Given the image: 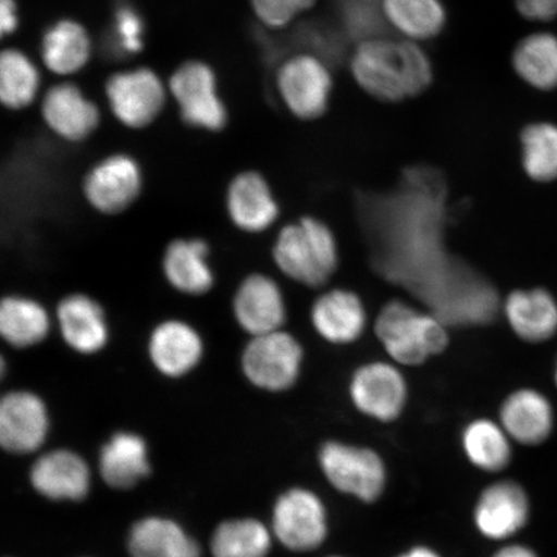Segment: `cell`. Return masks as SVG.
<instances>
[{
  "label": "cell",
  "mask_w": 557,
  "mask_h": 557,
  "mask_svg": "<svg viewBox=\"0 0 557 557\" xmlns=\"http://www.w3.org/2000/svg\"><path fill=\"white\" fill-rule=\"evenodd\" d=\"M348 65L357 86L383 103L416 99L434 82L433 61L422 45L387 34L355 45Z\"/></svg>",
  "instance_id": "6da1fadb"
},
{
  "label": "cell",
  "mask_w": 557,
  "mask_h": 557,
  "mask_svg": "<svg viewBox=\"0 0 557 557\" xmlns=\"http://www.w3.org/2000/svg\"><path fill=\"white\" fill-rule=\"evenodd\" d=\"M273 260L292 281L306 287H322L338 268L337 243L324 222L304 218L277 234Z\"/></svg>",
  "instance_id": "7a4b0ae2"
},
{
  "label": "cell",
  "mask_w": 557,
  "mask_h": 557,
  "mask_svg": "<svg viewBox=\"0 0 557 557\" xmlns=\"http://www.w3.org/2000/svg\"><path fill=\"white\" fill-rule=\"evenodd\" d=\"M374 331L389 357L408 367L423 364L449 344L442 320L401 301L388 302L381 310Z\"/></svg>",
  "instance_id": "3957f363"
},
{
  "label": "cell",
  "mask_w": 557,
  "mask_h": 557,
  "mask_svg": "<svg viewBox=\"0 0 557 557\" xmlns=\"http://www.w3.org/2000/svg\"><path fill=\"white\" fill-rule=\"evenodd\" d=\"M275 88L285 110L298 121H318L330 110L334 78L331 62L297 51L278 62Z\"/></svg>",
  "instance_id": "277c9868"
},
{
  "label": "cell",
  "mask_w": 557,
  "mask_h": 557,
  "mask_svg": "<svg viewBox=\"0 0 557 557\" xmlns=\"http://www.w3.org/2000/svg\"><path fill=\"white\" fill-rule=\"evenodd\" d=\"M166 85L187 127L209 134H220L227 127L228 110L211 64L198 59L184 61L173 70Z\"/></svg>",
  "instance_id": "5b68a950"
},
{
  "label": "cell",
  "mask_w": 557,
  "mask_h": 557,
  "mask_svg": "<svg viewBox=\"0 0 557 557\" xmlns=\"http://www.w3.org/2000/svg\"><path fill=\"white\" fill-rule=\"evenodd\" d=\"M169 96V85L148 66L121 70L104 82L111 114L123 127L134 131L154 124L163 114Z\"/></svg>",
  "instance_id": "8992f818"
},
{
  "label": "cell",
  "mask_w": 557,
  "mask_h": 557,
  "mask_svg": "<svg viewBox=\"0 0 557 557\" xmlns=\"http://www.w3.org/2000/svg\"><path fill=\"white\" fill-rule=\"evenodd\" d=\"M304 348L283 330L249 337L240 355L244 377L268 393H283L294 387L301 375Z\"/></svg>",
  "instance_id": "52a82bcc"
},
{
  "label": "cell",
  "mask_w": 557,
  "mask_h": 557,
  "mask_svg": "<svg viewBox=\"0 0 557 557\" xmlns=\"http://www.w3.org/2000/svg\"><path fill=\"white\" fill-rule=\"evenodd\" d=\"M319 465L330 484L361 503H375L385 491V462L371 448L329 442L319 450Z\"/></svg>",
  "instance_id": "ba28073f"
},
{
  "label": "cell",
  "mask_w": 557,
  "mask_h": 557,
  "mask_svg": "<svg viewBox=\"0 0 557 557\" xmlns=\"http://www.w3.org/2000/svg\"><path fill=\"white\" fill-rule=\"evenodd\" d=\"M144 171L127 152H113L95 163L82 183L88 206L103 215H120L136 205L144 190Z\"/></svg>",
  "instance_id": "9c48e42d"
},
{
  "label": "cell",
  "mask_w": 557,
  "mask_h": 557,
  "mask_svg": "<svg viewBox=\"0 0 557 557\" xmlns=\"http://www.w3.org/2000/svg\"><path fill=\"white\" fill-rule=\"evenodd\" d=\"M329 512L318 496L306 487H294L277 498L273 533L285 548L310 553L329 537Z\"/></svg>",
  "instance_id": "30bf717a"
},
{
  "label": "cell",
  "mask_w": 557,
  "mask_h": 557,
  "mask_svg": "<svg viewBox=\"0 0 557 557\" xmlns=\"http://www.w3.org/2000/svg\"><path fill=\"white\" fill-rule=\"evenodd\" d=\"M146 350L159 374L180 380L197 371L206 357V343L197 326L172 318L162 320L151 330Z\"/></svg>",
  "instance_id": "8fae6325"
},
{
  "label": "cell",
  "mask_w": 557,
  "mask_h": 557,
  "mask_svg": "<svg viewBox=\"0 0 557 557\" xmlns=\"http://www.w3.org/2000/svg\"><path fill=\"white\" fill-rule=\"evenodd\" d=\"M40 115L51 134L69 144L87 141L101 124L99 104L72 82H61L46 90Z\"/></svg>",
  "instance_id": "7c38bea8"
},
{
  "label": "cell",
  "mask_w": 557,
  "mask_h": 557,
  "mask_svg": "<svg viewBox=\"0 0 557 557\" xmlns=\"http://www.w3.org/2000/svg\"><path fill=\"white\" fill-rule=\"evenodd\" d=\"M54 323L64 344L82 357H95L108 347L111 329L107 311L83 292L62 297L55 306Z\"/></svg>",
  "instance_id": "4fadbf2b"
},
{
  "label": "cell",
  "mask_w": 557,
  "mask_h": 557,
  "mask_svg": "<svg viewBox=\"0 0 557 557\" xmlns=\"http://www.w3.org/2000/svg\"><path fill=\"white\" fill-rule=\"evenodd\" d=\"M232 311L235 323L249 337L281 331L287 320L282 288L273 277L249 274L236 287Z\"/></svg>",
  "instance_id": "5bb4252c"
},
{
  "label": "cell",
  "mask_w": 557,
  "mask_h": 557,
  "mask_svg": "<svg viewBox=\"0 0 557 557\" xmlns=\"http://www.w3.org/2000/svg\"><path fill=\"white\" fill-rule=\"evenodd\" d=\"M350 396L360 413L375 421L393 422L406 408L408 387L398 368L374 361L354 373Z\"/></svg>",
  "instance_id": "9a60e30c"
},
{
  "label": "cell",
  "mask_w": 557,
  "mask_h": 557,
  "mask_svg": "<svg viewBox=\"0 0 557 557\" xmlns=\"http://www.w3.org/2000/svg\"><path fill=\"white\" fill-rule=\"evenodd\" d=\"M50 430L44 399L27 389H13L0 401V443L5 450L27 455L41 447Z\"/></svg>",
  "instance_id": "2e32d148"
},
{
  "label": "cell",
  "mask_w": 557,
  "mask_h": 557,
  "mask_svg": "<svg viewBox=\"0 0 557 557\" xmlns=\"http://www.w3.org/2000/svg\"><path fill=\"white\" fill-rule=\"evenodd\" d=\"M230 222L246 234H261L273 226L281 214L269 181L257 171L236 173L225 195Z\"/></svg>",
  "instance_id": "e0dca14e"
},
{
  "label": "cell",
  "mask_w": 557,
  "mask_h": 557,
  "mask_svg": "<svg viewBox=\"0 0 557 557\" xmlns=\"http://www.w3.org/2000/svg\"><path fill=\"white\" fill-rule=\"evenodd\" d=\"M211 247L201 238H176L162 257V273L173 290L187 297H203L212 292L215 274Z\"/></svg>",
  "instance_id": "ac0fdd59"
},
{
  "label": "cell",
  "mask_w": 557,
  "mask_h": 557,
  "mask_svg": "<svg viewBox=\"0 0 557 557\" xmlns=\"http://www.w3.org/2000/svg\"><path fill=\"white\" fill-rule=\"evenodd\" d=\"M528 517L527 493L519 484L508 480L485 487L473 508L478 532L493 541L517 534L527 524Z\"/></svg>",
  "instance_id": "d6986e66"
},
{
  "label": "cell",
  "mask_w": 557,
  "mask_h": 557,
  "mask_svg": "<svg viewBox=\"0 0 557 557\" xmlns=\"http://www.w3.org/2000/svg\"><path fill=\"white\" fill-rule=\"evenodd\" d=\"M39 52L48 72L70 76L81 73L89 64L94 41L81 21L62 17L41 34Z\"/></svg>",
  "instance_id": "ffe728a7"
},
{
  "label": "cell",
  "mask_w": 557,
  "mask_h": 557,
  "mask_svg": "<svg viewBox=\"0 0 557 557\" xmlns=\"http://www.w3.org/2000/svg\"><path fill=\"white\" fill-rule=\"evenodd\" d=\"M30 480L41 496L53 500H81L89 492L90 473L85 459L60 449L47 453L34 463Z\"/></svg>",
  "instance_id": "44dd1931"
},
{
  "label": "cell",
  "mask_w": 557,
  "mask_h": 557,
  "mask_svg": "<svg viewBox=\"0 0 557 557\" xmlns=\"http://www.w3.org/2000/svg\"><path fill=\"white\" fill-rule=\"evenodd\" d=\"M311 322L320 337L334 345H347L364 333L367 312L363 301L354 292L334 289L312 305Z\"/></svg>",
  "instance_id": "7402d4cb"
},
{
  "label": "cell",
  "mask_w": 557,
  "mask_h": 557,
  "mask_svg": "<svg viewBox=\"0 0 557 557\" xmlns=\"http://www.w3.org/2000/svg\"><path fill=\"white\" fill-rule=\"evenodd\" d=\"M53 319L37 298L9 295L0 302V336L16 350H29L50 336Z\"/></svg>",
  "instance_id": "603a6c76"
},
{
  "label": "cell",
  "mask_w": 557,
  "mask_h": 557,
  "mask_svg": "<svg viewBox=\"0 0 557 557\" xmlns=\"http://www.w3.org/2000/svg\"><path fill=\"white\" fill-rule=\"evenodd\" d=\"M500 424L511 441L537 445L546 441L554 426L552 404L531 388L518 389L500 407Z\"/></svg>",
  "instance_id": "cb8c5ba5"
},
{
  "label": "cell",
  "mask_w": 557,
  "mask_h": 557,
  "mask_svg": "<svg viewBox=\"0 0 557 557\" xmlns=\"http://www.w3.org/2000/svg\"><path fill=\"white\" fill-rule=\"evenodd\" d=\"M505 312L515 334L527 343H545L557 333V301L546 289L512 292Z\"/></svg>",
  "instance_id": "d4e9b609"
},
{
  "label": "cell",
  "mask_w": 557,
  "mask_h": 557,
  "mask_svg": "<svg viewBox=\"0 0 557 557\" xmlns=\"http://www.w3.org/2000/svg\"><path fill=\"white\" fill-rule=\"evenodd\" d=\"M383 17L396 37L423 45L448 24L444 0H382Z\"/></svg>",
  "instance_id": "484cf974"
},
{
  "label": "cell",
  "mask_w": 557,
  "mask_h": 557,
  "mask_svg": "<svg viewBox=\"0 0 557 557\" xmlns=\"http://www.w3.org/2000/svg\"><path fill=\"white\" fill-rule=\"evenodd\" d=\"M101 476L114 490H129L150 473L148 445L134 433H117L103 445Z\"/></svg>",
  "instance_id": "4316f807"
},
{
  "label": "cell",
  "mask_w": 557,
  "mask_h": 557,
  "mask_svg": "<svg viewBox=\"0 0 557 557\" xmlns=\"http://www.w3.org/2000/svg\"><path fill=\"white\" fill-rule=\"evenodd\" d=\"M132 557H200V547L177 522L163 518L139 520L131 529Z\"/></svg>",
  "instance_id": "83f0119b"
},
{
  "label": "cell",
  "mask_w": 557,
  "mask_h": 557,
  "mask_svg": "<svg viewBox=\"0 0 557 557\" xmlns=\"http://www.w3.org/2000/svg\"><path fill=\"white\" fill-rule=\"evenodd\" d=\"M40 70L18 48H5L0 55V101L10 111L25 110L38 99Z\"/></svg>",
  "instance_id": "f1b7e54d"
},
{
  "label": "cell",
  "mask_w": 557,
  "mask_h": 557,
  "mask_svg": "<svg viewBox=\"0 0 557 557\" xmlns=\"http://www.w3.org/2000/svg\"><path fill=\"white\" fill-rule=\"evenodd\" d=\"M512 67L527 85L552 90L557 87V38L534 33L521 39L512 52Z\"/></svg>",
  "instance_id": "f546056e"
},
{
  "label": "cell",
  "mask_w": 557,
  "mask_h": 557,
  "mask_svg": "<svg viewBox=\"0 0 557 557\" xmlns=\"http://www.w3.org/2000/svg\"><path fill=\"white\" fill-rule=\"evenodd\" d=\"M462 447L471 465L486 472H499L511 461V437L503 424L479 418L466 426Z\"/></svg>",
  "instance_id": "4dcf8cb0"
},
{
  "label": "cell",
  "mask_w": 557,
  "mask_h": 557,
  "mask_svg": "<svg viewBox=\"0 0 557 557\" xmlns=\"http://www.w3.org/2000/svg\"><path fill=\"white\" fill-rule=\"evenodd\" d=\"M273 534L263 522L239 519L222 522L211 542L213 557H267Z\"/></svg>",
  "instance_id": "1f68e13d"
},
{
  "label": "cell",
  "mask_w": 557,
  "mask_h": 557,
  "mask_svg": "<svg viewBox=\"0 0 557 557\" xmlns=\"http://www.w3.org/2000/svg\"><path fill=\"white\" fill-rule=\"evenodd\" d=\"M521 162L529 178L535 183L557 180V125L532 123L520 135Z\"/></svg>",
  "instance_id": "d6a6232c"
},
{
  "label": "cell",
  "mask_w": 557,
  "mask_h": 557,
  "mask_svg": "<svg viewBox=\"0 0 557 557\" xmlns=\"http://www.w3.org/2000/svg\"><path fill=\"white\" fill-rule=\"evenodd\" d=\"M334 5L338 29L354 46L386 34L382 0H334Z\"/></svg>",
  "instance_id": "836d02e7"
},
{
  "label": "cell",
  "mask_w": 557,
  "mask_h": 557,
  "mask_svg": "<svg viewBox=\"0 0 557 557\" xmlns=\"http://www.w3.org/2000/svg\"><path fill=\"white\" fill-rule=\"evenodd\" d=\"M146 23L134 4L123 2L115 7L111 23V46L115 54L136 55L145 48Z\"/></svg>",
  "instance_id": "e575fe53"
},
{
  "label": "cell",
  "mask_w": 557,
  "mask_h": 557,
  "mask_svg": "<svg viewBox=\"0 0 557 557\" xmlns=\"http://www.w3.org/2000/svg\"><path fill=\"white\" fill-rule=\"evenodd\" d=\"M317 2L318 0H249V5L263 27L281 32L311 11Z\"/></svg>",
  "instance_id": "d590c367"
},
{
  "label": "cell",
  "mask_w": 557,
  "mask_h": 557,
  "mask_svg": "<svg viewBox=\"0 0 557 557\" xmlns=\"http://www.w3.org/2000/svg\"><path fill=\"white\" fill-rule=\"evenodd\" d=\"M520 15L531 21H549L557 16V0H515Z\"/></svg>",
  "instance_id": "8d00e7d4"
},
{
  "label": "cell",
  "mask_w": 557,
  "mask_h": 557,
  "mask_svg": "<svg viewBox=\"0 0 557 557\" xmlns=\"http://www.w3.org/2000/svg\"><path fill=\"white\" fill-rule=\"evenodd\" d=\"M20 26L17 0H0V34L2 38L11 37Z\"/></svg>",
  "instance_id": "74e56055"
},
{
  "label": "cell",
  "mask_w": 557,
  "mask_h": 557,
  "mask_svg": "<svg viewBox=\"0 0 557 557\" xmlns=\"http://www.w3.org/2000/svg\"><path fill=\"white\" fill-rule=\"evenodd\" d=\"M492 557H537V555L525 546L511 545L498 549Z\"/></svg>",
  "instance_id": "f35d334b"
},
{
  "label": "cell",
  "mask_w": 557,
  "mask_h": 557,
  "mask_svg": "<svg viewBox=\"0 0 557 557\" xmlns=\"http://www.w3.org/2000/svg\"><path fill=\"white\" fill-rule=\"evenodd\" d=\"M396 557H442V555L428 546H416Z\"/></svg>",
  "instance_id": "ab89813d"
},
{
  "label": "cell",
  "mask_w": 557,
  "mask_h": 557,
  "mask_svg": "<svg viewBox=\"0 0 557 557\" xmlns=\"http://www.w3.org/2000/svg\"><path fill=\"white\" fill-rule=\"evenodd\" d=\"M555 381H556V385H557V363H556V371H555Z\"/></svg>",
  "instance_id": "60d3db41"
},
{
  "label": "cell",
  "mask_w": 557,
  "mask_h": 557,
  "mask_svg": "<svg viewBox=\"0 0 557 557\" xmlns=\"http://www.w3.org/2000/svg\"><path fill=\"white\" fill-rule=\"evenodd\" d=\"M329 557H343V556H329Z\"/></svg>",
  "instance_id": "b9f144b4"
}]
</instances>
